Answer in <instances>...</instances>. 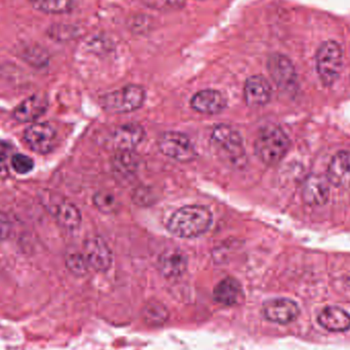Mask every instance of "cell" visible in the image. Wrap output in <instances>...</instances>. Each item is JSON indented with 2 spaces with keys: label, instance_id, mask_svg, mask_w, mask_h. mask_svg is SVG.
Returning <instances> with one entry per match:
<instances>
[{
  "label": "cell",
  "instance_id": "obj_15",
  "mask_svg": "<svg viewBox=\"0 0 350 350\" xmlns=\"http://www.w3.org/2000/svg\"><path fill=\"white\" fill-rule=\"evenodd\" d=\"M146 131L137 123L121 125L113 133V142L118 151H135L145 139Z\"/></svg>",
  "mask_w": 350,
  "mask_h": 350
},
{
  "label": "cell",
  "instance_id": "obj_2",
  "mask_svg": "<svg viewBox=\"0 0 350 350\" xmlns=\"http://www.w3.org/2000/svg\"><path fill=\"white\" fill-rule=\"evenodd\" d=\"M211 145L219 158L234 167L247 163L244 142L241 133L230 125H217L212 131Z\"/></svg>",
  "mask_w": 350,
  "mask_h": 350
},
{
  "label": "cell",
  "instance_id": "obj_21",
  "mask_svg": "<svg viewBox=\"0 0 350 350\" xmlns=\"http://www.w3.org/2000/svg\"><path fill=\"white\" fill-rule=\"evenodd\" d=\"M143 318L146 324L149 326H162L170 318V312L167 308L161 302L150 301L144 308Z\"/></svg>",
  "mask_w": 350,
  "mask_h": 350
},
{
  "label": "cell",
  "instance_id": "obj_25",
  "mask_svg": "<svg viewBox=\"0 0 350 350\" xmlns=\"http://www.w3.org/2000/svg\"><path fill=\"white\" fill-rule=\"evenodd\" d=\"M66 265H67L68 269L77 277L85 275L90 267L83 253L78 252L70 253L66 257Z\"/></svg>",
  "mask_w": 350,
  "mask_h": 350
},
{
  "label": "cell",
  "instance_id": "obj_27",
  "mask_svg": "<svg viewBox=\"0 0 350 350\" xmlns=\"http://www.w3.org/2000/svg\"><path fill=\"white\" fill-rule=\"evenodd\" d=\"M144 2L149 8L162 12L179 10L185 4V0H144Z\"/></svg>",
  "mask_w": 350,
  "mask_h": 350
},
{
  "label": "cell",
  "instance_id": "obj_10",
  "mask_svg": "<svg viewBox=\"0 0 350 350\" xmlns=\"http://www.w3.org/2000/svg\"><path fill=\"white\" fill-rule=\"evenodd\" d=\"M84 256L90 267L96 271L105 273L113 263V253L104 239L92 237L84 242Z\"/></svg>",
  "mask_w": 350,
  "mask_h": 350
},
{
  "label": "cell",
  "instance_id": "obj_12",
  "mask_svg": "<svg viewBox=\"0 0 350 350\" xmlns=\"http://www.w3.org/2000/svg\"><path fill=\"white\" fill-rule=\"evenodd\" d=\"M271 88L263 76H251L244 86V98L250 108H260L271 100Z\"/></svg>",
  "mask_w": 350,
  "mask_h": 350
},
{
  "label": "cell",
  "instance_id": "obj_24",
  "mask_svg": "<svg viewBox=\"0 0 350 350\" xmlns=\"http://www.w3.org/2000/svg\"><path fill=\"white\" fill-rule=\"evenodd\" d=\"M94 204L100 212L105 214L114 213L118 210L119 203L110 191H98L94 196Z\"/></svg>",
  "mask_w": 350,
  "mask_h": 350
},
{
  "label": "cell",
  "instance_id": "obj_22",
  "mask_svg": "<svg viewBox=\"0 0 350 350\" xmlns=\"http://www.w3.org/2000/svg\"><path fill=\"white\" fill-rule=\"evenodd\" d=\"M117 174H133L139 168V158L133 151H118L113 160Z\"/></svg>",
  "mask_w": 350,
  "mask_h": 350
},
{
  "label": "cell",
  "instance_id": "obj_23",
  "mask_svg": "<svg viewBox=\"0 0 350 350\" xmlns=\"http://www.w3.org/2000/svg\"><path fill=\"white\" fill-rule=\"evenodd\" d=\"M35 10L45 14H67L73 10V0H29Z\"/></svg>",
  "mask_w": 350,
  "mask_h": 350
},
{
  "label": "cell",
  "instance_id": "obj_1",
  "mask_svg": "<svg viewBox=\"0 0 350 350\" xmlns=\"http://www.w3.org/2000/svg\"><path fill=\"white\" fill-rule=\"evenodd\" d=\"M213 221L211 210L203 205L183 206L167 222L170 234L183 239H193L205 234Z\"/></svg>",
  "mask_w": 350,
  "mask_h": 350
},
{
  "label": "cell",
  "instance_id": "obj_29",
  "mask_svg": "<svg viewBox=\"0 0 350 350\" xmlns=\"http://www.w3.org/2000/svg\"><path fill=\"white\" fill-rule=\"evenodd\" d=\"M12 148L5 142H0V170L5 167L6 162L10 159Z\"/></svg>",
  "mask_w": 350,
  "mask_h": 350
},
{
  "label": "cell",
  "instance_id": "obj_14",
  "mask_svg": "<svg viewBox=\"0 0 350 350\" xmlns=\"http://www.w3.org/2000/svg\"><path fill=\"white\" fill-rule=\"evenodd\" d=\"M226 98L221 92L215 90H204L191 98V107L196 112L206 115L221 113L226 108Z\"/></svg>",
  "mask_w": 350,
  "mask_h": 350
},
{
  "label": "cell",
  "instance_id": "obj_9",
  "mask_svg": "<svg viewBox=\"0 0 350 350\" xmlns=\"http://www.w3.org/2000/svg\"><path fill=\"white\" fill-rule=\"evenodd\" d=\"M55 139L57 133L49 123H33L24 133L27 146L38 154L49 153L55 147Z\"/></svg>",
  "mask_w": 350,
  "mask_h": 350
},
{
  "label": "cell",
  "instance_id": "obj_18",
  "mask_svg": "<svg viewBox=\"0 0 350 350\" xmlns=\"http://www.w3.org/2000/svg\"><path fill=\"white\" fill-rule=\"evenodd\" d=\"M327 177L335 187H350V152H339L333 157Z\"/></svg>",
  "mask_w": 350,
  "mask_h": 350
},
{
  "label": "cell",
  "instance_id": "obj_6",
  "mask_svg": "<svg viewBox=\"0 0 350 350\" xmlns=\"http://www.w3.org/2000/svg\"><path fill=\"white\" fill-rule=\"evenodd\" d=\"M159 149L166 157L181 163L193 161L198 156L193 142L187 135L177 131L163 133L159 139Z\"/></svg>",
  "mask_w": 350,
  "mask_h": 350
},
{
  "label": "cell",
  "instance_id": "obj_13",
  "mask_svg": "<svg viewBox=\"0 0 350 350\" xmlns=\"http://www.w3.org/2000/svg\"><path fill=\"white\" fill-rule=\"evenodd\" d=\"M330 181L328 177L312 174L306 178L302 189V198L310 206H322L328 201Z\"/></svg>",
  "mask_w": 350,
  "mask_h": 350
},
{
  "label": "cell",
  "instance_id": "obj_17",
  "mask_svg": "<svg viewBox=\"0 0 350 350\" xmlns=\"http://www.w3.org/2000/svg\"><path fill=\"white\" fill-rule=\"evenodd\" d=\"M49 108V100L43 94H33L23 100L14 110V118L18 122L28 123L42 116Z\"/></svg>",
  "mask_w": 350,
  "mask_h": 350
},
{
  "label": "cell",
  "instance_id": "obj_4",
  "mask_svg": "<svg viewBox=\"0 0 350 350\" xmlns=\"http://www.w3.org/2000/svg\"><path fill=\"white\" fill-rule=\"evenodd\" d=\"M145 100V88L137 84H129L105 96L102 104L107 112L124 114L139 110L143 107Z\"/></svg>",
  "mask_w": 350,
  "mask_h": 350
},
{
  "label": "cell",
  "instance_id": "obj_8",
  "mask_svg": "<svg viewBox=\"0 0 350 350\" xmlns=\"http://www.w3.org/2000/svg\"><path fill=\"white\" fill-rule=\"evenodd\" d=\"M262 314L269 322L287 325L298 318L300 310L297 304L293 300L288 298H273L263 304Z\"/></svg>",
  "mask_w": 350,
  "mask_h": 350
},
{
  "label": "cell",
  "instance_id": "obj_3",
  "mask_svg": "<svg viewBox=\"0 0 350 350\" xmlns=\"http://www.w3.org/2000/svg\"><path fill=\"white\" fill-rule=\"evenodd\" d=\"M255 154L265 165H275L282 161L290 148V139L277 125L262 127L255 141Z\"/></svg>",
  "mask_w": 350,
  "mask_h": 350
},
{
  "label": "cell",
  "instance_id": "obj_28",
  "mask_svg": "<svg viewBox=\"0 0 350 350\" xmlns=\"http://www.w3.org/2000/svg\"><path fill=\"white\" fill-rule=\"evenodd\" d=\"M12 222L3 211L0 210V242L6 240L12 234Z\"/></svg>",
  "mask_w": 350,
  "mask_h": 350
},
{
  "label": "cell",
  "instance_id": "obj_26",
  "mask_svg": "<svg viewBox=\"0 0 350 350\" xmlns=\"http://www.w3.org/2000/svg\"><path fill=\"white\" fill-rule=\"evenodd\" d=\"M10 164L14 172L18 174H28L34 168V161L24 154H16L10 158Z\"/></svg>",
  "mask_w": 350,
  "mask_h": 350
},
{
  "label": "cell",
  "instance_id": "obj_7",
  "mask_svg": "<svg viewBox=\"0 0 350 350\" xmlns=\"http://www.w3.org/2000/svg\"><path fill=\"white\" fill-rule=\"evenodd\" d=\"M267 70L281 90L291 92L297 88V74L293 64L286 55L273 53L267 61Z\"/></svg>",
  "mask_w": 350,
  "mask_h": 350
},
{
  "label": "cell",
  "instance_id": "obj_19",
  "mask_svg": "<svg viewBox=\"0 0 350 350\" xmlns=\"http://www.w3.org/2000/svg\"><path fill=\"white\" fill-rule=\"evenodd\" d=\"M318 322L330 332H345L350 329V314L342 308L328 306L319 314Z\"/></svg>",
  "mask_w": 350,
  "mask_h": 350
},
{
  "label": "cell",
  "instance_id": "obj_11",
  "mask_svg": "<svg viewBox=\"0 0 350 350\" xmlns=\"http://www.w3.org/2000/svg\"><path fill=\"white\" fill-rule=\"evenodd\" d=\"M46 206L57 224L66 230H76L81 224V212L78 209L77 206L68 200H55L53 198H49V200H47Z\"/></svg>",
  "mask_w": 350,
  "mask_h": 350
},
{
  "label": "cell",
  "instance_id": "obj_5",
  "mask_svg": "<svg viewBox=\"0 0 350 350\" xmlns=\"http://www.w3.org/2000/svg\"><path fill=\"white\" fill-rule=\"evenodd\" d=\"M343 64L341 45L334 40L326 41L317 53V70L323 83L332 85L338 79Z\"/></svg>",
  "mask_w": 350,
  "mask_h": 350
},
{
  "label": "cell",
  "instance_id": "obj_16",
  "mask_svg": "<svg viewBox=\"0 0 350 350\" xmlns=\"http://www.w3.org/2000/svg\"><path fill=\"white\" fill-rule=\"evenodd\" d=\"M158 269L167 279L181 277L187 269V256L180 249H168L160 255Z\"/></svg>",
  "mask_w": 350,
  "mask_h": 350
},
{
  "label": "cell",
  "instance_id": "obj_20",
  "mask_svg": "<svg viewBox=\"0 0 350 350\" xmlns=\"http://www.w3.org/2000/svg\"><path fill=\"white\" fill-rule=\"evenodd\" d=\"M214 299L222 306H232L239 304L243 296L242 286L234 278L228 277L220 281L214 288Z\"/></svg>",
  "mask_w": 350,
  "mask_h": 350
}]
</instances>
